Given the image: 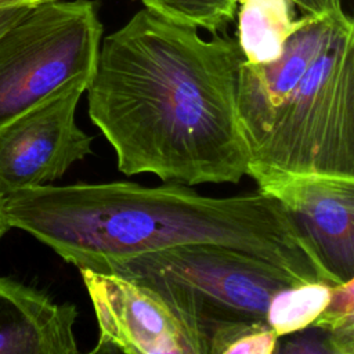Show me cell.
I'll return each instance as SVG.
<instances>
[{
	"instance_id": "cell-1",
	"label": "cell",
	"mask_w": 354,
	"mask_h": 354,
	"mask_svg": "<svg viewBox=\"0 0 354 354\" xmlns=\"http://www.w3.org/2000/svg\"><path fill=\"white\" fill-rule=\"evenodd\" d=\"M242 61L236 39L206 40L147 8L101 39L87 109L118 170L189 187L248 176L236 112Z\"/></svg>"
},
{
	"instance_id": "cell-2",
	"label": "cell",
	"mask_w": 354,
	"mask_h": 354,
	"mask_svg": "<svg viewBox=\"0 0 354 354\" xmlns=\"http://www.w3.org/2000/svg\"><path fill=\"white\" fill-rule=\"evenodd\" d=\"M19 228L77 268L104 272L120 260L185 243H212L263 259L295 282L336 285L289 210L257 189L205 196L178 183L39 185L3 196Z\"/></svg>"
},
{
	"instance_id": "cell-3",
	"label": "cell",
	"mask_w": 354,
	"mask_h": 354,
	"mask_svg": "<svg viewBox=\"0 0 354 354\" xmlns=\"http://www.w3.org/2000/svg\"><path fill=\"white\" fill-rule=\"evenodd\" d=\"M257 188L296 176L354 178V22L348 17L246 138Z\"/></svg>"
},
{
	"instance_id": "cell-4",
	"label": "cell",
	"mask_w": 354,
	"mask_h": 354,
	"mask_svg": "<svg viewBox=\"0 0 354 354\" xmlns=\"http://www.w3.org/2000/svg\"><path fill=\"white\" fill-rule=\"evenodd\" d=\"M104 272L156 292L209 354L213 335L232 324L266 321L272 296L297 285L277 266L220 245L185 243L109 264Z\"/></svg>"
},
{
	"instance_id": "cell-5",
	"label": "cell",
	"mask_w": 354,
	"mask_h": 354,
	"mask_svg": "<svg viewBox=\"0 0 354 354\" xmlns=\"http://www.w3.org/2000/svg\"><path fill=\"white\" fill-rule=\"evenodd\" d=\"M102 39L94 1L43 0L0 35V127L73 80H91Z\"/></svg>"
},
{
	"instance_id": "cell-6",
	"label": "cell",
	"mask_w": 354,
	"mask_h": 354,
	"mask_svg": "<svg viewBox=\"0 0 354 354\" xmlns=\"http://www.w3.org/2000/svg\"><path fill=\"white\" fill-rule=\"evenodd\" d=\"M88 80H73L0 127V196L50 184L93 153V137L76 123Z\"/></svg>"
},
{
	"instance_id": "cell-7",
	"label": "cell",
	"mask_w": 354,
	"mask_h": 354,
	"mask_svg": "<svg viewBox=\"0 0 354 354\" xmlns=\"http://www.w3.org/2000/svg\"><path fill=\"white\" fill-rule=\"evenodd\" d=\"M94 307L98 342L91 353L207 354L202 342L147 285L79 268Z\"/></svg>"
},
{
	"instance_id": "cell-8",
	"label": "cell",
	"mask_w": 354,
	"mask_h": 354,
	"mask_svg": "<svg viewBox=\"0 0 354 354\" xmlns=\"http://www.w3.org/2000/svg\"><path fill=\"white\" fill-rule=\"evenodd\" d=\"M257 189L289 210L335 283L354 278V178L296 176Z\"/></svg>"
},
{
	"instance_id": "cell-9",
	"label": "cell",
	"mask_w": 354,
	"mask_h": 354,
	"mask_svg": "<svg viewBox=\"0 0 354 354\" xmlns=\"http://www.w3.org/2000/svg\"><path fill=\"white\" fill-rule=\"evenodd\" d=\"M77 310L0 275V354H76Z\"/></svg>"
},
{
	"instance_id": "cell-10",
	"label": "cell",
	"mask_w": 354,
	"mask_h": 354,
	"mask_svg": "<svg viewBox=\"0 0 354 354\" xmlns=\"http://www.w3.org/2000/svg\"><path fill=\"white\" fill-rule=\"evenodd\" d=\"M293 0H239L236 43L249 64L275 61L288 37L299 29L306 17L295 18Z\"/></svg>"
},
{
	"instance_id": "cell-11",
	"label": "cell",
	"mask_w": 354,
	"mask_h": 354,
	"mask_svg": "<svg viewBox=\"0 0 354 354\" xmlns=\"http://www.w3.org/2000/svg\"><path fill=\"white\" fill-rule=\"evenodd\" d=\"M332 286L325 281H311L277 292L267 308V325L278 337L310 328L325 308Z\"/></svg>"
},
{
	"instance_id": "cell-12",
	"label": "cell",
	"mask_w": 354,
	"mask_h": 354,
	"mask_svg": "<svg viewBox=\"0 0 354 354\" xmlns=\"http://www.w3.org/2000/svg\"><path fill=\"white\" fill-rule=\"evenodd\" d=\"M155 15L212 35L223 30L236 15L239 0H141Z\"/></svg>"
},
{
	"instance_id": "cell-13",
	"label": "cell",
	"mask_w": 354,
	"mask_h": 354,
	"mask_svg": "<svg viewBox=\"0 0 354 354\" xmlns=\"http://www.w3.org/2000/svg\"><path fill=\"white\" fill-rule=\"evenodd\" d=\"M354 326V278L332 286L329 300L310 328L335 332Z\"/></svg>"
},
{
	"instance_id": "cell-14",
	"label": "cell",
	"mask_w": 354,
	"mask_h": 354,
	"mask_svg": "<svg viewBox=\"0 0 354 354\" xmlns=\"http://www.w3.org/2000/svg\"><path fill=\"white\" fill-rule=\"evenodd\" d=\"M278 339L266 321L250 322L238 332L224 354H274L279 346Z\"/></svg>"
},
{
	"instance_id": "cell-15",
	"label": "cell",
	"mask_w": 354,
	"mask_h": 354,
	"mask_svg": "<svg viewBox=\"0 0 354 354\" xmlns=\"http://www.w3.org/2000/svg\"><path fill=\"white\" fill-rule=\"evenodd\" d=\"M277 353H328L332 354L330 346L328 343L326 333L321 330L317 335H303L297 336L293 340L285 342L282 346H278Z\"/></svg>"
},
{
	"instance_id": "cell-16",
	"label": "cell",
	"mask_w": 354,
	"mask_h": 354,
	"mask_svg": "<svg viewBox=\"0 0 354 354\" xmlns=\"http://www.w3.org/2000/svg\"><path fill=\"white\" fill-rule=\"evenodd\" d=\"M303 14L322 17L342 14V0H293Z\"/></svg>"
},
{
	"instance_id": "cell-17",
	"label": "cell",
	"mask_w": 354,
	"mask_h": 354,
	"mask_svg": "<svg viewBox=\"0 0 354 354\" xmlns=\"http://www.w3.org/2000/svg\"><path fill=\"white\" fill-rule=\"evenodd\" d=\"M29 4H12V6H4L0 7V35L10 28L19 17L24 15V12L32 6Z\"/></svg>"
},
{
	"instance_id": "cell-18",
	"label": "cell",
	"mask_w": 354,
	"mask_h": 354,
	"mask_svg": "<svg viewBox=\"0 0 354 354\" xmlns=\"http://www.w3.org/2000/svg\"><path fill=\"white\" fill-rule=\"evenodd\" d=\"M10 224L6 218V214H4V210H3V198L0 196V241L1 238L6 235V232L10 230Z\"/></svg>"
},
{
	"instance_id": "cell-19",
	"label": "cell",
	"mask_w": 354,
	"mask_h": 354,
	"mask_svg": "<svg viewBox=\"0 0 354 354\" xmlns=\"http://www.w3.org/2000/svg\"><path fill=\"white\" fill-rule=\"evenodd\" d=\"M43 0H0V7L4 6H12V4H29V3H37Z\"/></svg>"
}]
</instances>
